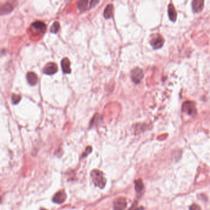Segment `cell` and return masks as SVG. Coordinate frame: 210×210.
Instances as JSON below:
<instances>
[{"mask_svg": "<svg viewBox=\"0 0 210 210\" xmlns=\"http://www.w3.org/2000/svg\"><path fill=\"white\" fill-rule=\"evenodd\" d=\"M91 175L93 181L96 186H97L100 189H103L105 187L106 184V179L102 171L97 170H94L91 171Z\"/></svg>", "mask_w": 210, "mask_h": 210, "instance_id": "6da1fadb", "label": "cell"}, {"mask_svg": "<svg viewBox=\"0 0 210 210\" xmlns=\"http://www.w3.org/2000/svg\"><path fill=\"white\" fill-rule=\"evenodd\" d=\"M183 112L190 116L196 115L197 113L196 103L190 100L184 102L183 104Z\"/></svg>", "mask_w": 210, "mask_h": 210, "instance_id": "7a4b0ae2", "label": "cell"}, {"mask_svg": "<svg viewBox=\"0 0 210 210\" xmlns=\"http://www.w3.org/2000/svg\"><path fill=\"white\" fill-rule=\"evenodd\" d=\"M164 43V40L163 37L158 34H155L153 35L150 40V44L154 49H158L161 48Z\"/></svg>", "mask_w": 210, "mask_h": 210, "instance_id": "3957f363", "label": "cell"}, {"mask_svg": "<svg viewBox=\"0 0 210 210\" xmlns=\"http://www.w3.org/2000/svg\"><path fill=\"white\" fill-rule=\"evenodd\" d=\"M143 70L139 67H136L131 72V78L132 81L136 84L139 83L144 78Z\"/></svg>", "mask_w": 210, "mask_h": 210, "instance_id": "277c9868", "label": "cell"}, {"mask_svg": "<svg viewBox=\"0 0 210 210\" xmlns=\"http://www.w3.org/2000/svg\"><path fill=\"white\" fill-rule=\"evenodd\" d=\"M99 3V1H80L78 2L77 5L79 10L81 12H84L91 9L96 6Z\"/></svg>", "mask_w": 210, "mask_h": 210, "instance_id": "5b68a950", "label": "cell"}, {"mask_svg": "<svg viewBox=\"0 0 210 210\" xmlns=\"http://www.w3.org/2000/svg\"><path fill=\"white\" fill-rule=\"evenodd\" d=\"M127 202L124 197H118L114 201L113 208L115 210H124L126 208Z\"/></svg>", "mask_w": 210, "mask_h": 210, "instance_id": "8992f818", "label": "cell"}, {"mask_svg": "<svg viewBox=\"0 0 210 210\" xmlns=\"http://www.w3.org/2000/svg\"><path fill=\"white\" fill-rule=\"evenodd\" d=\"M58 70L57 65L54 62H50L47 64L43 68V72L47 75L55 74Z\"/></svg>", "mask_w": 210, "mask_h": 210, "instance_id": "52a82bcc", "label": "cell"}, {"mask_svg": "<svg viewBox=\"0 0 210 210\" xmlns=\"http://www.w3.org/2000/svg\"><path fill=\"white\" fill-rule=\"evenodd\" d=\"M66 197L67 196L64 191H59L54 195L52 198V201L56 203L61 204L65 201Z\"/></svg>", "mask_w": 210, "mask_h": 210, "instance_id": "ba28073f", "label": "cell"}, {"mask_svg": "<svg viewBox=\"0 0 210 210\" xmlns=\"http://www.w3.org/2000/svg\"><path fill=\"white\" fill-rule=\"evenodd\" d=\"M204 7V1L203 0H194L192 3V8L194 12H200Z\"/></svg>", "mask_w": 210, "mask_h": 210, "instance_id": "9c48e42d", "label": "cell"}, {"mask_svg": "<svg viewBox=\"0 0 210 210\" xmlns=\"http://www.w3.org/2000/svg\"><path fill=\"white\" fill-rule=\"evenodd\" d=\"M144 189V184L141 179H138V180H136V181H135V190H136L137 196L139 198L141 197Z\"/></svg>", "mask_w": 210, "mask_h": 210, "instance_id": "30bf717a", "label": "cell"}, {"mask_svg": "<svg viewBox=\"0 0 210 210\" xmlns=\"http://www.w3.org/2000/svg\"><path fill=\"white\" fill-rule=\"evenodd\" d=\"M168 17L171 21L175 22L177 19V12L172 3H170L168 7Z\"/></svg>", "mask_w": 210, "mask_h": 210, "instance_id": "8fae6325", "label": "cell"}, {"mask_svg": "<svg viewBox=\"0 0 210 210\" xmlns=\"http://www.w3.org/2000/svg\"><path fill=\"white\" fill-rule=\"evenodd\" d=\"M27 79L28 83L30 85H32V86L35 85L37 83V82H38L37 75H36V73H35L33 72H28L27 73Z\"/></svg>", "mask_w": 210, "mask_h": 210, "instance_id": "7c38bea8", "label": "cell"}, {"mask_svg": "<svg viewBox=\"0 0 210 210\" xmlns=\"http://www.w3.org/2000/svg\"><path fill=\"white\" fill-rule=\"evenodd\" d=\"M32 27L35 29L36 30L39 31L41 33H44L45 31H46V25H45L43 22L41 21H37L33 22L32 24Z\"/></svg>", "mask_w": 210, "mask_h": 210, "instance_id": "4fadbf2b", "label": "cell"}, {"mask_svg": "<svg viewBox=\"0 0 210 210\" xmlns=\"http://www.w3.org/2000/svg\"><path fill=\"white\" fill-rule=\"evenodd\" d=\"M61 67L64 73H70L71 68H70V62L68 58H64L61 61Z\"/></svg>", "mask_w": 210, "mask_h": 210, "instance_id": "5bb4252c", "label": "cell"}, {"mask_svg": "<svg viewBox=\"0 0 210 210\" xmlns=\"http://www.w3.org/2000/svg\"><path fill=\"white\" fill-rule=\"evenodd\" d=\"M113 15V6L112 4L107 5L103 11V17L106 19H110Z\"/></svg>", "mask_w": 210, "mask_h": 210, "instance_id": "9a60e30c", "label": "cell"}, {"mask_svg": "<svg viewBox=\"0 0 210 210\" xmlns=\"http://www.w3.org/2000/svg\"><path fill=\"white\" fill-rule=\"evenodd\" d=\"M13 9V7L10 3H6L0 6V16L10 13Z\"/></svg>", "mask_w": 210, "mask_h": 210, "instance_id": "2e32d148", "label": "cell"}, {"mask_svg": "<svg viewBox=\"0 0 210 210\" xmlns=\"http://www.w3.org/2000/svg\"><path fill=\"white\" fill-rule=\"evenodd\" d=\"M59 28H60V25H59V22H55L52 24V27L51 28V32H52V33H57L59 31Z\"/></svg>", "mask_w": 210, "mask_h": 210, "instance_id": "e0dca14e", "label": "cell"}, {"mask_svg": "<svg viewBox=\"0 0 210 210\" xmlns=\"http://www.w3.org/2000/svg\"><path fill=\"white\" fill-rule=\"evenodd\" d=\"M21 100V96L19 95L14 94L12 96V102L13 103L16 104Z\"/></svg>", "mask_w": 210, "mask_h": 210, "instance_id": "ac0fdd59", "label": "cell"}, {"mask_svg": "<svg viewBox=\"0 0 210 210\" xmlns=\"http://www.w3.org/2000/svg\"><path fill=\"white\" fill-rule=\"evenodd\" d=\"M91 150H92V148H91V147H88L86 148V149L85 153H84V154H83L82 157H83V158H84V157H86V156H87V155H88L89 154L91 153Z\"/></svg>", "mask_w": 210, "mask_h": 210, "instance_id": "d6986e66", "label": "cell"}, {"mask_svg": "<svg viewBox=\"0 0 210 210\" xmlns=\"http://www.w3.org/2000/svg\"><path fill=\"white\" fill-rule=\"evenodd\" d=\"M137 204H138V203H137L136 202H135V203L132 205V206L131 207V208H129V210H141V208H138V206H137Z\"/></svg>", "mask_w": 210, "mask_h": 210, "instance_id": "ffe728a7", "label": "cell"}, {"mask_svg": "<svg viewBox=\"0 0 210 210\" xmlns=\"http://www.w3.org/2000/svg\"><path fill=\"white\" fill-rule=\"evenodd\" d=\"M190 210H201V209L198 205H193L190 207Z\"/></svg>", "mask_w": 210, "mask_h": 210, "instance_id": "44dd1931", "label": "cell"}, {"mask_svg": "<svg viewBox=\"0 0 210 210\" xmlns=\"http://www.w3.org/2000/svg\"><path fill=\"white\" fill-rule=\"evenodd\" d=\"M1 202H2V199L0 198V203H1Z\"/></svg>", "mask_w": 210, "mask_h": 210, "instance_id": "7402d4cb", "label": "cell"}, {"mask_svg": "<svg viewBox=\"0 0 210 210\" xmlns=\"http://www.w3.org/2000/svg\"><path fill=\"white\" fill-rule=\"evenodd\" d=\"M41 210H46V209H41Z\"/></svg>", "mask_w": 210, "mask_h": 210, "instance_id": "603a6c76", "label": "cell"}]
</instances>
